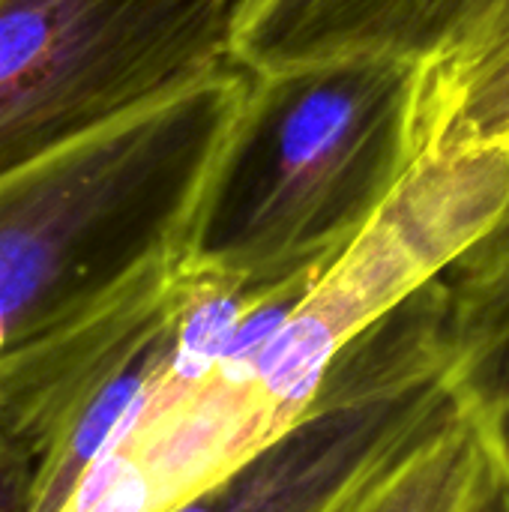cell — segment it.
Returning a JSON list of instances; mask_svg holds the SVG:
<instances>
[{"label": "cell", "instance_id": "cell-1", "mask_svg": "<svg viewBox=\"0 0 509 512\" xmlns=\"http://www.w3.org/2000/svg\"><path fill=\"white\" fill-rule=\"evenodd\" d=\"M509 207V147L432 144L318 276L243 291L189 264L168 366L60 512H174L279 438L339 354Z\"/></svg>", "mask_w": 509, "mask_h": 512}, {"label": "cell", "instance_id": "cell-2", "mask_svg": "<svg viewBox=\"0 0 509 512\" xmlns=\"http://www.w3.org/2000/svg\"><path fill=\"white\" fill-rule=\"evenodd\" d=\"M426 102L429 63L408 54L249 72L189 258L243 291L318 276L429 147Z\"/></svg>", "mask_w": 509, "mask_h": 512}, {"label": "cell", "instance_id": "cell-3", "mask_svg": "<svg viewBox=\"0 0 509 512\" xmlns=\"http://www.w3.org/2000/svg\"><path fill=\"white\" fill-rule=\"evenodd\" d=\"M246 81L228 60L0 180V357L192 252Z\"/></svg>", "mask_w": 509, "mask_h": 512}, {"label": "cell", "instance_id": "cell-4", "mask_svg": "<svg viewBox=\"0 0 509 512\" xmlns=\"http://www.w3.org/2000/svg\"><path fill=\"white\" fill-rule=\"evenodd\" d=\"M243 0H0V180L231 60Z\"/></svg>", "mask_w": 509, "mask_h": 512}, {"label": "cell", "instance_id": "cell-5", "mask_svg": "<svg viewBox=\"0 0 509 512\" xmlns=\"http://www.w3.org/2000/svg\"><path fill=\"white\" fill-rule=\"evenodd\" d=\"M459 405L450 300L438 276L339 354L279 438L174 512H330Z\"/></svg>", "mask_w": 509, "mask_h": 512}, {"label": "cell", "instance_id": "cell-6", "mask_svg": "<svg viewBox=\"0 0 509 512\" xmlns=\"http://www.w3.org/2000/svg\"><path fill=\"white\" fill-rule=\"evenodd\" d=\"M456 0H246L231 60L276 72L351 54H408L426 63L453 24Z\"/></svg>", "mask_w": 509, "mask_h": 512}, {"label": "cell", "instance_id": "cell-7", "mask_svg": "<svg viewBox=\"0 0 509 512\" xmlns=\"http://www.w3.org/2000/svg\"><path fill=\"white\" fill-rule=\"evenodd\" d=\"M498 483L492 453L465 411L375 471L330 512H474Z\"/></svg>", "mask_w": 509, "mask_h": 512}, {"label": "cell", "instance_id": "cell-8", "mask_svg": "<svg viewBox=\"0 0 509 512\" xmlns=\"http://www.w3.org/2000/svg\"><path fill=\"white\" fill-rule=\"evenodd\" d=\"M447 300L453 387L509 492V276L474 288H447Z\"/></svg>", "mask_w": 509, "mask_h": 512}, {"label": "cell", "instance_id": "cell-9", "mask_svg": "<svg viewBox=\"0 0 509 512\" xmlns=\"http://www.w3.org/2000/svg\"><path fill=\"white\" fill-rule=\"evenodd\" d=\"M429 144L509 147V45L471 69L429 81Z\"/></svg>", "mask_w": 509, "mask_h": 512}, {"label": "cell", "instance_id": "cell-10", "mask_svg": "<svg viewBox=\"0 0 509 512\" xmlns=\"http://www.w3.org/2000/svg\"><path fill=\"white\" fill-rule=\"evenodd\" d=\"M509 45V0H456L444 45L429 60V81H447Z\"/></svg>", "mask_w": 509, "mask_h": 512}, {"label": "cell", "instance_id": "cell-11", "mask_svg": "<svg viewBox=\"0 0 509 512\" xmlns=\"http://www.w3.org/2000/svg\"><path fill=\"white\" fill-rule=\"evenodd\" d=\"M27 486H30V462L0 426V501L21 512Z\"/></svg>", "mask_w": 509, "mask_h": 512}, {"label": "cell", "instance_id": "cell-12", "mask_svg": "<svg viewBox=\"0 0 509 512\" xmlns=\"http://www.w3.org/2000/svg\"><path fill=\"white\" fill-rule=\"evenodd\" d=\"M474 512H509V492H507V486L501 483V477H498L495 489L486 495V501H483V504H480Z\"/></svg>", "mask_w": 509, "mask_h": 512}, {"label": "cell", "instance_id": "cell-13", "mask_svg": "<svg viewBox=\"0 0 509 512\" xmlns=\"http://www.w3.org/2000/svg\"><path fill=\"white\" fill-rule=\"evenodd\" d=\"M0 512H15V510H12L9 504H3V501H0Z\"/></svg>", "mask_w": 509, "mask_h": 512}, {"label": "cell", "instance_id": "cell-14", "mask_svg": "<svg viewBox=\"0 0 509 512\" xmlns=\"http://www.w3.org/2000/svg\"><path fill=\"white\" fill-rule=\"evenodd\" d=\"M243 3H246V0H243Z\"/></svg>", "mask_w": 509, "mask_h": 512}]
</instances>
